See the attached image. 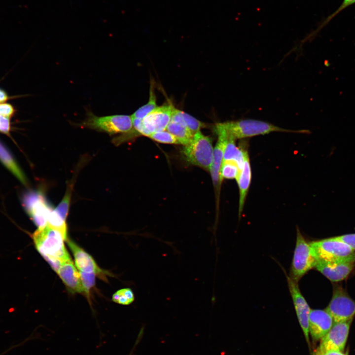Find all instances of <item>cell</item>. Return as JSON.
<instances>
[{"instance_id":"8992f818","label":"cell","mask_w":355,"mask_h":355,"mask_svg":"<svg viewBox=\"0 0 355 355\" xmlns=\"http://www.w3.org/2000/svg\"><path fill=\"white\" fill-rule=\"evenodd\" d=\"M317 264L310 243L307 242L297 228L289 277L298 283L309 271L315 267Z\"/></svg>"},{"instance_id":"1f68e13d","label":"cell","mask_w":355,"mask_h":355,"mask_svg":"<svg viewBox=\"0 0 355 355\" xmlns=\"http://www.w3.org/2000/svg\"><path fill=\"white\" fill-rule=\"evenodd\" d=\"M8 99V96L6 93L0 88V103H3Z\"/></svg>"},{"instance_id":"277c9868","label":"cell","mask_w":355,"mask_h":355,"mask_svg":"<svg viewBox=\"0 0 355 355\" xmlns=\"http://www.w3.org/2000/svg\"><path fill=\"white\" fill-rule=\"evenodd\" d=\"M310 244L317 263L355 262V251L335 237L313 241Z\"/></svg>"},{"instance_id":"9c48e42d","label":"cell","mask_w":355,"mask_h":355,"mask_svg":"<svg viewBox=\"0 0 355 355\" xmlns=\"http://www.w3.org/2000/svg\"><path fill=\"white\" fill-rule=\"evenodd\" d=\"M24 205L38 229L47 224L48 215L53 209L42 193L38 191L28 193L24 197Z\"/></svg>"},{"instance_id":"ba28073f","label":"cell","mask_w":355,"mask_h":355,"mask_svg":"<svg viewBox=\"0 0 355 355\" xmlns=\"http://www.w3.org/2000/svg\"><path fill=\"white\" fill-rule=\"evenodd\" d=\"M352 320L334 322L328 332L321 339L316 355L330 351L344 350Z\"/></svg>"},{"instance_id":"44dd1931","label":"cell","mask_w":355,"mask_h":355,"mask_svg":"<svg viewBox=\"0 0 355 355\" xmlns=\"http://www.w3.org/2000/svg\"><path fill=\"white\" fill-rule=\"evenodd\" d=\"M0 160L23 184H27L26 178L10 154L0 142Z\"/></svg>"},{"instance_id":"6da1fadb","label":"cell","mask_w":355,"mask_h":355,"mask_svg":"<svg viewBox=\"0 0 355 355\" xmlns=\"http://www.w3.org/2000/svg\"><path fill=\"white\" fill-rule=\"evenodd\" d=\"M33 238L38 252L56 273L61 263L71 258L64 243L67 234L60 230L47 224L38 228Z\"/></svg>"},{"instance_id":"5bb4252c","label":"cell","mask_w":355,"mask_h":355,"mask_svg":"<svg viewBox=\"0 0 355 355\" xmlns=\"http://www.w3.org/2000/svg\"><path fill=\"white\" fill-rule=\"evenodd\" d=\"M354 261L318 263L316 269L330 281L338 282L346 279L355 267Z\"/></svg>"},{"instance_id":"cb8c5ba5","label":"cell","mask_w":355,"mask_h":355,"mask_svg":"<svg viewBox=\"0 0 355 355\" xmlns=\"http://www.w3.org/2000/svg\"><path fill=\"white\" fill-rule=\"evenodd\" d=\"M112 299L116 303L128 305L134 302L135 296L131 288H124L114 293L112 295Z\"/></svg>"},{"instance_id":"4316f807","label":"cell","mask_w":355,"mask_h":355,"mask_svg":"<svg viewBox=\"0 0 355 355\" xmlns=\"http://www.w3.org/2000/svg\"><path fill=\"white\" fill-rule=\"evenodd\" d=\"M82 284L84 290V292L88 294L90 292L91 288L95 285V278L96 274L95 273H88L79 272Z\"/></svg>"},{"instance_id":"f1b7e54d","label":"cell","mask_w":355,"mask_h":355,"mask_svg":"<svg viewBox=\"0 0 355 355\" xmlns=\"http://www.w3.org/2000/svg\"><path fill=\"white\" fill-rule=\"evenodd\" d=\"M335 237L348 245L352 249L355 251V233L347 234Z\"/></svg>"},{"instance_id":"5b68a950","label":"cell","mask_w":355,"mask_h":355,"mask_svg":"<svg viewBox=\"0 0 355 355\" xmlns=\"http://www.w3.org/2000/svg\"><path fill=\"white\" fill-rule=\"evenodd\" d=\"M213 151L212 139L201 131L194 134L191 142L184 145L182 150L187 162L208 171L212 164Z\"/></svg>"},{"instance_id":"83f0119b","label":"cell","mask_w":355,"mask_h":355,"mask_svg":"<svg viewBox=\"0 0 355 355\" xmlns=\"http://www.w3.org/2000/svg\"><path fill=\"white\" fill-rule=\"evenodd\" d=\"M354 3H355V0H343L339 7L332 14L329 15L326 19H325V20L318 28L317 31L318 32L323 27L326 25L331 20H332L338 14L340 13L342 10Z\"/></svg>"},{"instance_id":"f546056e","label":"cell","mask_w":355,"mask_h":355,"mask_svg":"<svg viewBox=\"0 0 355 355\" xmlns=\"http://www.w3.org/2000/svg\"><path fill=\"white\" fill-rule=\"evenodd\" d=\"M14 112L13 106L9 104H0V114L10 118Z\"/></svg>"},{"instance_id":"9a60e30c","label":"cell","mask_w":355,"mask_h":355,"mask_svg":"<svg viewBox=\"0 0 355 355\" xmlns=\"http://www.w3.org/2000/svg\"><path fill=\"white\" fill-rule=\"evenodd\" d=\"M57 273L71 292H84L80 273L71 258L61 263Z\"/></svg>"},{"instance_id":"3957f363","label":"cell","mask_w":355,"mask_h":355,"mask_svg":"<svg viewBox=\"0 0 355 355\" xmlns=\"http://www.w3.org/2000/svg\"><path fill=\"white\" fill-rule=\"evenodd\" d=\"M75 124L81 128L105 132L109 135L128 133L133 129L131 115L115 114L98 116L88 109L86 110L85 119Z\"/></svg>"},{"instance_id":"d6986e66","label":"cell","mask_w":355,"mask_h":355,"mask_svg":"<svg viewBox=\"0 0 355 355\" xmlns=\"http://www.w3.org/2000/svg\"><path fill=\"white\" fill-rule=\"evenodd\" d=\"M235 141L234 139L228 136L223 161H234L237 163L241 170L244 161V147H238L236 145Z\"/></svg>"},{"instance_id":"52a82bcc","label":"cell","mask_w":355,"mask_h":355,"mask_svg":"<svg viewBox=\"0 0 355 355\" xmlns=\"http://www.w3.org/2000/svg\"><path fill=\"white\" fill-rule=\"evenodd\" d=\"M325 310L334 322L353 320L355 315V301L341 286L335 284L331 299Z\"/></svg>"},{"instance_id":"4fadbf2b","label":"cell","mask_w":355,"mask_h":355,"mask_svg":"<svg viewBox=\"0 0 355 355\" xmlns=\"http://www.w3.org/2000/svg\"><path fill=\"white\" fill-rule=\"evenodd\" d=\"M215 131L217 135V141L213 148V158L210 172L214 186L217 190H218L221 184L219 173L223 162L224 150L228 141V136L218 123L215 125Z\"/></svg>"},{"instance_id":"484cf974","label":"cell","mask_w":355,"mask_h":355,"mask_svg":"<svg viewBox=\"0 0 355 355\" xmlns=\"http://www.w3.org/2000/svg\"><path fill=\"white\" fill-rule=\"evenodd\" d=\"M71 188H70L64 196L63 200L58 205V206L54 210L63 219L66 220L68 215L71 197Z\"/></svg>"},{"instance_id":"7a4b0ae2","label":"cell","mask_w":355,"mask_h":355,"mask_svg":"<svg viewBox=\"0 0 355 355\" xmlns=\"http://www.w3.org/2000/svg\"><path fill=\"white\" fill-rule=\"evenodd\" d=\"M228 137L235 140L263 135L272 132L308 133L306 130H292L283 128L261 120L246 119L218 123Z\"/></svg>"},{"instance_id":"8fae6325","label":"cell","mask_w":355,"mask_h":355,"mask_svg":"<svg viewBox=\"0 0 355 355\" xmlns=\"http://www.w3.org/2000/svg\"><path fill=\"white\" fill-rule=\"evenodd\" d=\"M172 103L165 104L157 106L143 119V126L148 136L155 132L166 130L170 123L174 109Z\"/></svg>"},{"instance_id":"7c38bea8","label":"cell","mask_w":355,"mask_h":355,"mask_svg":"<svg viewBox=\"0 0 355 355\" xmlns=\"http://www.w3.org/2000/svg\"><path fill=\"white\" fill-rule=\"evenodd\" d=\"M334 323L332 317L325 309H311L309 318V334L314 341L321 340Z\"/></svg>"},{"instance_id":"e0dca14e","label":"cell","mask_w":355,"mask_h":355,"mask_svg":"<svg viewBox=\"0 0 355 355\" xmlns=\"http://www.w3.org/2000/svg\"><path fill=\"white\" fill-rule=\"evenodd\" d=\"M68 245L74 258L77 268L80 272L95 273L99 275L103 273L93 257L72 241L68 239Z\"/></svg>"},{"instance_id":"d4e9b609","label":"cell","mask_w":355,"mask_h":355,"mask_svg":"<svg viewBox=\"0 0 355 355\" xmlns=\"http://www.w3.org/2000/svg\"><path fill=\"white\" fill-rule=\"evenodd\" d=\"M148 137L160 143L179 144L176 138L166 130L152 133Z\"/></svg>"},{"instance_id":"2e32d148","label":"cell","mask_w":355,"mask_h":355,"mask_svg":"<svg viewBox=\"0 0 355 355\" xmlns=\"http://www.w3.org/2000/svg\"><path fill=\"white\" fill-rule=\"evenodd\" d=\"M244 147V161L236 179L239 189V215L242 214L251 180V169L248 150Z\"/></svg>"},{"instance_id":"ac0fdd59","label":"cell","mask_w":355,"mask_h":355,"mask_svg":"<svg viewBox=\"0 0 355 355\" xmlns=\"http://www.w3.org/2000/svg\"><path fill=\"white\" fill-rule=\"evenodd\" d=\"M172 120L184 125L194 134L207 126L205 123L177 108L176 109V113L173 116Z\"/></svg>"},{"instance_id":"4dcf8cb0","label":"cell","mask_w":355,"mask_h":355,"mask_svg":"<svg viewBox=\"0 0 355 355\" xmlns=\"http://www.w3.org/2000/svg\"><path fill=\"white\" fill-rule=\"evenodd\" d=\"M10 127L9 118L0 114V131L5 134H8Z\"/></svg>"},{"instance_id":"30bf717a","label":"cell","mask_w":355,"mask_h":355,"mask_svg":"<svg viewBox=\"0 0 355 355\" xmlns=\"http://www.w3.org/2000/svg\"><path fill=\"white\" fill-rule=\"evenodd\" d=\"M287 281L299 323L309 343V318L311 309L299 288L298 283L289 277H287Z\"/></svg>"},{"instance_id":"7402d4cb","label":"cell","mask_w":355,"mask_h":355,"mask_svg":"<svg viewBox=\"0 0 355 355\" xmlns=\"http://www.w3.org/2000/svg\"><path fill=\"white\" fill-rule=\"evenodd\" d=\"M156 97L154 91V83L151 82L149 89V95L148 102L145 105L139 107L131 115L132 117L143 119L157 107Z\"/></svg>"},{"instance_id":"d6a6232c","label":"cell","mask_w":355,"mask_h":355,"mask_svg":"<svg viewBox=\"0 0 355 355\" xmlns=\"http://www.w3.org/2000/svg\"><path fill=\"white\" fill-rule=\"evenodd\" d=\"M321 355H346L342 351H330L326 352Z\"/></svg>"},{"instance_id":"603a6c76","label":"cell","mask_w":355,"mask_h":355,"mask_svg":"<svg viewBox=\"0 0 355 355\" xmlns=\"http://www.w3.org/2000/svg\"><path fill=\"white\" fill-rule=\"evenodd\" d=\"M237 163L234 161H223L219 173L221 183L223 178L236 179L240 172Z\"/></svg>"},{"instance_id":"ffe728a7","label":"cell","mask_w":355,"mask_h":355,"mask_svg":"<svg viewBox=\"0 0 355 355\" xmlns=\"http://www.w3.org/2000/svg\"><path fill=\"white\" fill-rule=\"evenodd\" d=\"M166 130L174 135L179 144L186 145L192 140L194 134L184 125L171 120Z\"/></svg>"}]
</instances>
